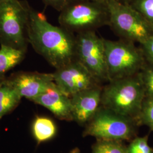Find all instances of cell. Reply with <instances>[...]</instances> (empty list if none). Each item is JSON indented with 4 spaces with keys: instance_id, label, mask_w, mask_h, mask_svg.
<instances>
[{
    "instance_id": "obj_8",
    "label": "cell",
    "mask_w": 153,
    "mask_h": 153,
    "mask_svg": "<svg viewBox=\"0 0 153 153\" xmlns=\"http://www.w3.org/2000/svg\"><path fill=\"white\" fill-rule=\"evenodd\" d=\"M76 59L100 83L109 82L105 60L104 39L95 31L76 35Z\"/></svg>"
},
{
    "instance_id": "obj_21",
    "label": "cell",
    "mask_w": 153,
    "mask_h": 153,
    "mask_svg": "<svg viewBox=\"0 0 153 153\" xmlns=\"http://www.w3.org/2000/svg\"><path fill=\"white\" fill-rule=\"evenodd\" d=\"M140 47L142 49L146 63L153 66V35Z\"/></svg>"
},
{
    "instance_id": "obj_14",
    "label": "cell",
    "mask_w": 153,
    "mask_h": 153,
    "mask_svg": "<svg viewBox=\"0 0 153 153\" xmlns=\"http://www.w3.org/2000/svg\"><path fill=\"white\" fill-rule=\"evenodd\" d=\"M22 98L16 90L7 83L5 78L0 84V119L15 109Z\"/></svg>"
},
{
    "instance_id": "obj_7",
    "label": "cell",
    "mask_w": 153,
    "mask_h": 153,
    "mask_svg": "<svg viewBox=\"0 0 153 153\" xmlns=\"http://www.w3.org/2000/svg\"><path fill=\"white\" fill-rule=\"evenodd\" d=\"M85 126L83 136L123 141L136 137L139 126L136 119L100 106Z\"/></svg>"
},
{
    "instance_id": "obj_25",
    "label": "cell",
    "mask_w": 153,
    "mask_h": 153,
    "mask_svg": "<svg viewBox=\"0 0 153 153\" xmlns=\"http://www.w3.org/2000/svg\"><path fill=\"white\" fill-rule=\"evenodd\" d=\"M81 153L78 149H75L73 150L71 153Z\"/></svg>"
},
{
    "instance_id": "obj_26",
    "label": "cell",
    "mask_w": 153,
    "mask_h": 153,
    "mask_svg": "<svg viewBox=\"0 0 153 153\" xmlns=\"http://www.w3.org/2000/svg\"><path fill=\"white\" fill-rule=\"evenodd\" d=\"M5 78H0V84L2 83V82L5 79Z\"/></svg>"
},
{
    "instance_id": "obj_3",
    "label": "cell",
    "mask_w": 153,
    "mask_h": 153,
    "mask_svg": "<svg viewBox=\"0 0 153 153\" xmlns=\"http://www.w3.org/2000/svg\"><path fill=\"white\" fill-rule=\"evenodd\" d=\"M60 13V26L74 34L96 32L99 28L109 25V11L105 4L71 0Z\"/></svg>"
},
{
    "instance_id": "obj_2",
    "label": "cell",
    "mask_w": 153,
    "mask_h": 153,
    "mask_svg": "<svg viewBox=\"0 0 153 153\" xmlns=\"http://www.w3.org/2000/svg\"><path fill=\"white\" fill-rule=\"evenodd\" d=\"M146 97L139 74L111 80L103 86L101 106L137 120Z\"/></svg>"
},
{
    "instance_id": "obj_10",
    "label": "cell",
    "mask_w": 153,
    "mask_h": 153,
    "mask_svg": "<svg viewBox=\"0 0 153 153\" xmlns=\"http://www.w3.org/2000/svg\"><path fill=\"white\" fill-rule=\"evenodd\" d=\"M22 98L32 100L45 92L55 82L52 73L19 71L6 78Z\"/></svg>"
},
{
    "instance_id": "obj_23",
    "label": "cell",
    "mask_w": 153,
    "mask_h": 153,
    "mask_svg": "<svg viewBox=\"0 0 153 153\" xmlns=\"http://www.w3.org/2000/svg\"><path fill=\"white\" fill-rule=\"evenodd\" d=\"M119 2H120L122 4H130L132 0H116Z\"/></svg>"
},
{
    "instance_id": "obj_11",
    "label": "cell",
    "mask_w": 153,
    "mask_h": 153,
    "mask_svg": "<svg viewBox=\"0 0 153 153\" xmlns=\"http://www.w3.org/2000/svg\"><path fill=\"white\" fill-rule=\"evenodd\" d=\"M102 85L76 93L70 97L73 121L85 126L101 106Z\"/></svg>"
},
{
    "instance_id": "obj_22",
    "label": "cell",
    "mask_w": 153,
    "mask_h": 153,
    "mask_svg": "<svg viewBox=\"0 0 153 153\" xmlns=\"http://www.w3.org/2000/svg\"><path fill=\"white\" fill-rule=\"evenodd\" d=\"M45 5L55 9L57 11H60L68 5L71 0H42Z\"/></svg>"
},
{
    "instance_id": "obj_27",
    "label": "cell",
    "mask_w": 153,
    "mask_h": 153,
    "mask_svg": "<svg viewBox=\"0 0 153 153\" xmlns=\"http://www.w3.org/2000/svg\"><path fill=\"white\" fill-rule=\"evenodd\" d=\"M7 1V0H0V2H2V1Z\"/></svg>"
},
{
    "instance_id": "obj_16",
    "label": "cell",
    "mask_w": 153,
    "mask_h": 153,
    "mask_svg": "<svg viewBox=\"0 0 153 153\" xmlns=\"http://www.w3.org/2000/svg\"><path fill=\"white\" fill-rule=\"evenodd\" d=\"M91 153H126V146L122 141L98 139L92 146Z\"/></svg>"
},
{
    "instance_id": "obj_5",
    "label": "cell",
    "mask_w": 153,
    "mask_h": 153,
    "mask_svg": "<svg viewBox=\"0 0 153 153\" xmlns=\"http://www.w3.org/2000/svg\"><path fill=\"white\" fill-rule=\"evenodd\" d=\"M104 43L109 81L136 75L145 65L142 49L134 43L104 39Z\"/></svg>"
},
{
    "instance_id": "obj_9",
    "label": "cell",
    "mask_w": 153,
    "mask_h": 153,
    "mask_svg": "<svg viewBox=\"0 0 153 153\" xmlns=\"http://www.w3.org/2000/svg\"><path fill=\"white\" fill-rule=\"evenodd\" d=\"M52 74L57 88L69 97L82 90L102 86V83L76 59L55 69Z\"/></svg>"
},
{
    "instance_id": "obj_12",
    "label": "cell",
    "mask_w": 153,
    "mask_h": 153,
    "mask_svg": "<svg viewBox=\"0 0 153 153\" xmlns=\"http://www.w3.org/2000/svg\"><path fill=\"white\" fill-rule=\"evenodd\" d=\"M31 101L48 109L60 120L73 121L71 98L62 93L55 83Z\"/></svg>"
},
{
    "instance_id": "obj_13",
    "label": "cell",
    "mask_w": 153,
    "mask_h": 153,
    "mask_svg": "<svg viewBox=\"0 0 153 153\" xmlns=\"http://www.w3.org/2000/svg\"><path fill=\"white\" fill-rule=\"evenodd\" d=\"M27 51L16 49L5 45L0 48V78L24 60Z\"/></svg>"
},
{
    "instance_id": "obj_20",
    "label": "cell",
    "mask_w": 153,
    "mask_h": 153,
    "mask_svg": "<svg viewBox=\"0 0 153 153\" xmlns=\"http://www.w3.org/2000/svg\"><path fill=\"white\" fill-rule=\"evenodd\" d=\"M138 74L145 88L146 97H153V66L146 63Z\"/></svg>"
},
{
    "instance_id": "obj_18",
    "label": "cell",
    "mask_w": 153,
    "mask_h": 153,
    "mask_svg": "<svg viewBox=\"0 0 153 153\" xmlns=\"http://www.w3.org/2000/svg\"><path fill=\"white\" fill-rule=\"evenodd\" d=\"M129 5L153 28V0H132Z\"/></svg>"
},
{
    "instance_id": "obj_15",
    "label": "cell",
    "mask_w": 153,
    "mask_h": 153,
    "mask_svg": "<svg viewBox=\"0 0 153 153\" xmlns=\"http://www.w3.org/2000/svg\"><path fill=\"white\" fill-rule=\"evenodd\" d=\"M32 130L33 137L39 143L49 141L55 137L57 128L54 121L51 119L38 116L33 122Z\"/></svg>"
},
{
    "instance_id": "obj_19",
    "label": "cell",
    "mask_w": 153,
    "mask_h": 153,
    "mask_svg": "<svg viewBox=\"0 0 153 153\" xmlns=\"http://www.w3.org/2000/svg\"><path fill=\"white\" fill-rule=\"evenodd\" d=\"M126 153H153V149L148 143V136L133 138L126 146Z\"/></svg>"
},
{
    "instance_id": "obj_24",
    "label": "cell",
    "mask_w": 153,
    "mask_h": 153,
    "mask_svg": "<svg viewBox=\"0 0 153 153\" xmlns=\"http://www.w3.org/2000/svg\"><path fill=\"white\" fill-rule=\"evenodd\" d=\"M90 1H95V2H100V3H103V4H107V1H108V0H90Z\"/></svg>"
},
{
    "instance_id": "obj_17",
    "label": "cell",
    "mask_w": 153,
    "mask_h": 153,
    "mask_svg": "<svg viewBox=\"0 0 153 153\" xmlns=\"http://www.w3.org/2000/svg\"><path fill=\"white\" fill-rule=\"evenodd\" d=\"M138 126H146L153 131V97H145L137 119Z\"/></svg>"
},
{
    "instance_id": "obj_4",
    "label": "cell",
    "mask_w": 153,
    "mask_h": 153,
    "mask_svg": "<svg viewBox=\"0 0 153 153\" xmlns=\"http://www.w3.org/2000/svg\"><path fill=\"white\" fill-rule=\"evenodd\" d=\"M30 5L26 1L0 2V44L27 51Z\"/></svg>"
},
{
    "instance_id": "obj_1",
    "label": "cell",
    "mask_w": 153,
    "mask_h": 153,
    "mask_svg": "<svg viewBox=\"0 0 153 153\" xmlns=\"http://www.w3.org/2000/svg\"><path fill=\"white\" fill-rule=\"evenodd\" d=\"M28 43L55 69L76 59V35L50 23L43 13L30 6Z\"/></svg>"
},
{
    "instance_id": "obj_6",
    "label": "cell",
    "mask_w": 153,
    "mask_h": 153,
    "mask_svg": "<svg viewBox=\"0 0 153 153\" xmlns=\"http://www.w3.org/2000/svg\"><path fill=\"white\" fill-rule=\"evenodd\" d=\"M109 26L123 39L140 45L153 35V28L145 19L129 4L116 0H108Z\"/></svg>"
}]
</instances>
